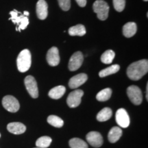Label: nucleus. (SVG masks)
Wrapping results in <instances>:
<instances>
[{
  "label": "nucleus",
  "instance_id": "4be33fe9",
  "mask_svg": "<svg viewBox=\"0 0 148 148\" xmlns=\"http://www.w3.org/2000/svg\"><path fill=\"white\" fill-rule=\"evenodd\" d=\"M112 95V90L110 88H106L99 91L96 95V99L99 101H106L108 100Z\"/></svg>",
  "mask_w": 148,
  "mask_h": 148
},
{
  "label": "nucleus",
  "instance_id": "0eeeda50",
  "mask_svg": "<svg viewBox=\"0 0 148 148\" xmlns=\"http://www.w3.org/2000/svg\"><path fill=\"white\" fill-rule=\"evenodd\" d=\"M25 86L26 89L31 96L34 99H36L38 97V89L37 83L35 78L32 75H27L24 80Z\"/></svg>",
  "mask_w": 148,
  "mask_h": 148
},
{
  "label": "nucleus",
  "instance_id": "a211bd4d",
  "mask_svg": "<svg viewBox=\"0 0 148 148\" xmlns=\"http://www.w3.org/2000/svg\"><path fill=\"white\" fill-rule=\"evenodd\" d=\"M65 91L66 88L64 86H57L54 88H51L49 90L48 95H49V97H51V99H58L64 95V94L65 93Z\"/></svg>",
  "mask_w": 148,
  "mask_h": 148
},
{
  "label": "nucleus",
  "instance_id": "2f4dec72",
  "mask_svg": "<svg viewBox=\"0 0 148 148\" xmlns=\"http://www.w3.org/2000/svg\"><path fill=\"white\" fill-rule=\"evenodd\" d=\"M143 1H147L148 0H143Z\"/></svg>",
  "mask_w": 148,
  "mask_h": 148
},
{
  "label": "nucleus",
  "instance_id": "393cba45",
  "mask_svg": "<svg viewBox=\"0 0 148 148\" xmlns=\"http://www.w3.org/2000/svg\"><path fill=\"white\" fill-rule=\"evenodd\" d=\"M115 56V53L114 51L109 49L105 51L104 53L101 55V61L104 64H110L112 63L113 59Z\"/></svg>",
  "mask_w": 148,
  "mask_h": 148
},
{
  "label": "nucleus",
  "instance_id": "f8f14e48",
  "mask_svg": "<svg viewBox=\"0 0 148 148\" xmlns=\"http://www.w3.org/2000/svg\"><path fill=\"white\" fill-rule=\"evenodd\" d=\"M46 58L48 64L50 66H56L58 65L60 60L58 48L56 47H51L47 51Z\"/></svg>",
  "mask_w": 148,
  "mask_h": 148
},
{
  "label": "nucleus",
  "instance_id": "5701e85b",
  "mask_svg": "<svg viewBox=\"0 0 148 148\" xmlns=\"http://www.w3.org/2000/svg\"><path fill=\"white\" fill-rule=\"evenodd\" d=\"M51 141H52V139L49 136H41L36 140V146L37 147L40 148H47L51 145Z\"/></svg>",
  "mask_w": 148,
  "mask_h": 148
},
{
  "label": "nucleus",
  "instance_id": "b1692460",
  "mask_svg": "<svg viewBox=\"0 0 148 148\" xmlns=\"http://www.w3.org/2000/svg\"><path fill=\"white\" fill-rule=\"evenodd\" d=\"M69 146L71 148H88L87 143L79 138H73L69 140Z\"/></svg>",
  "mask_w": 148,
  "mask_h": 148
},
{
  "label": "nucleus",
  "instance_id": "2eb2a0df",
  "mask_svg": "<svg viewBox=\"0 0 148 148\" xmlns=\"http://www.w3.org/2000/svg\"><path fill=\"white\" fill-rule=\"evenodd\" d=\"M7 130L8 132L14 134H23L26 130L25 125L20 122H12L7 125Z\"/></svg>",
  "mask_w": 148,
  "mask_h": 148
},
{
  "label": "nucleus",
  "instance_id": "9d476101",
  "mask_svg": "<svg viewBox=\"0 0 148 148\" xmlns=\"http://www.w3.org/2000/svg\"><path fill=\"white\" fill-rule=\"evenodd\" d=\"M83 60H84V56L81 51H77L74 53L71 56L69 62V69L71 71H76L82 66Z\"/></svg>",
  "mask_w": 148,
  "mask_h": 148
},
{
  "label": "nucleus",
  "instance_id": "6ab92c4d",
  "mask_svg": "<svg viewBox=\"0 0 148 148\" xmlns=\"http://www.w3.org/2000/svg\"><path fill=\"white\" fill-rule=\"evenodd\" d=\"M112 115V111L110 108L106 107V108H103L102 110H101L98 112L97 114V121L103 122L108 121V119H110L111 116Z\"/></svg>",
  "mask_w": 148,
  "mask_h": 148
},
{
  "label": "nucleus",
  "instance_id": "f257e3e1",
  "mask_svg": "<svg viewBox=\"0 0 148 148\" xmlns=\"http://www.w3.org/2000/svg\"><path fill=\"white\" fill-rule=\"evenodd\" d=\"M148 71V61L146 59L133 62L127 69V75L132 80H138Z\"/></svg>",
  "mask_w": 148,
  "mask_h": 148
},
{
  "label": "nucleus",
  "instance_id": "423d86ee",
  "mask_svg": "<svg viewBox=\"0 0 148 148\" xmlns=\"http://www.w3.org/2000/svg\"><path fill=\"white\" fill-rule=\"evenodd\" d=\"M2 105L5 110L10 112H16L19 110V102L12 95H6L3 98Z\"/></svg>",
  "mask_w": 148,
  "mask_h": 148
},
{
  "label": "nucleus",
  "instance_id": "dca6fc26",
  "mask_svg": "<svg viewBox=\"0 0 148 148\" xmlns=\"http://www.w3.org/2000/svg\"><path fill=\"white\" fill-rule=\"evenodd\" d=\"M122 135V130L119 126H114L109 131L108 138L111 143H114L119 140Z\"/></svg>",
  "mask_w": 148,
  "mask_h": 148
},
{
  "label": "nucleus",
  "instance_id": "c85d7f7f",
  "mask_svg": "<svg viewBox=\"0 0 148 148\" xmlns=\"http://www.w3.org/2000/svg\"><path fill=\"white\" fill-rule=\"evenodd\" d=\"M75 1L80 7H84L86 5V0H75Z\"/></svg>",
  "mask_w": 148,
  "mask_h": 148
},
{
  "label": "nucleus",
  "instance_id": "7c9ffc66",
  "mask_svg": "<svg viewBox=\"0 0 148 148\" xmlns=\"http://www.w3.org/2000/svg\"><path fill=\"white\" fill-rule=\"evenodd\" d=\"M29 14V12H27V11H24L23 15H25V16H28Z\"/></svg>",
  "mask_w": 148,
  "mask_h": 148
},
{
  "label": "nucleus",
  "instance_id": "9b49d317",
  "mask_svg": "<svg viewBox=\"0 0 148 148\" xmlns=\"http://www.w3.org/2000/svg\"><path fill=\"white\" fill-rule=\"evenodd\" d=\"M86 140L94 147H99L103 144V137L99 132L91 131L86 134Z\"/></svg>",
  "mask_w": 148,
  "mask_h": 148
},
{
  "label": "nucleus",
  "instance_id": "6e6552de",
  "mask_svg": "<svg viewBox=\"0 0 148 148\" xmlns=\"http://www.w3.org/2000/svg\"><path fill=\"white\" fill-rule=\"evenodd\" d=\"M83 95H84V92L80 89L75 90L70 92L66 99L68 106L70 108H76L80 104Z\"/></svg>",
  "mask_w": 148,
  "mask_h": 148
},
{
  "label": "nucleus",
  "instance_id": "cd10ccee",
  "mask_svg": "<svg viewBox=\"0 0 148 148\" xmlns=\"http://www.w3.org/2000/svg\"><path fill=\"white\" fill-rule=\"evenodd\" d=\"M59 5L62 10L67 11L71 7V0H58Z\"/></svg>",
  "mask_w": 148,
  "mask_h": 148
},
{
  "label": "nucleus",
  "instance_id": "c756f323",
  "mask_svg": "<svg viewBox=\"0 0 148 148\" xmlns=\"http://www.w3.org/2000/svg\"><path fill=\"white\" fill-rule=\"evenodd\" d=\"M146 99L148 100V84H147V87H146Z\"/></svg>",
  "mask_w": 148,
  "mask_h": 148
},
{
  "label": "nucleus",
  "instance_id": "4468645a",
  "mask_svg": "<svg viewBox=\"0 0 148 148\" xmlns=\"http://www.w3.org/2000/svg\"><path fill=\"white\" fill-rule=\"evenodd\" d=\"M48 5L45 0H38L36 3V14L38 18L44 20L48 14Z\"/></svg>",
  "mask_w": 148,
  "mask_h": 148
},
{
  "label": "nucleus",
  "instance_id": "ddd939ff",
  "mask_svg": "<svg viewBox=\"0 0 148 148\" xmlns=\"http://www.w3.org/2000/svg\"><path fill=\"white\" fill-rule=\"evenodd\" d=\"M88 79V76L85 73H79L72 77L69 81V86L71 88H76L84 84Z\"/></svg>",
  "mask_w": 148,
  "mask_h": 148
},
{
  "label": "nucleus",
  "instance_id": "f03ea898",
  "mask_svg": "<svg viewBox=\"0 0 148 148\" xmlns=\"http://www.w3.org/2000/svg\"><path fill=\"white\" fill-rule=\"evenodd\" d=\"M32 60L31 53L28 49H23L18 54L16 59L17 69L21 73H25L28 71L31 66Z\"/></svg>",
  "mask_w": 148,
  "mask_h": 148
},
{
  "label": "nucleus",
  "instance_id": "412c9836",
  "mask_svg": "<svg viewBox=\"0 0 148 148\" xmlns=\"http://www.w3.org/2000/svg\"><path fill=\"white\" fill-rule=\"evenodd\" d=\"M120 69V66L119 64H112L108 67L106 68V69L101 70L99 71V75L100 77H104L108 76V75H112V74L116 73L118 72Z\"/></svg>",
  "mask_w": 148,
  "mask_h": 148
},
{
  "label": "nucleus",
  "instance_id": "7ed1b4c3",
  "mask_svg": "<svg viewBox=\"0 0 148 148\" xmlns=\"http://www.w3.org/2000/svg\"><path fill=\"white\" fill-rule=\"evenodd\" d=\"M10 20H12V23L17 25L16 30L20 32L22 29H25L29 24L28 17L26 16L21 14V12H18L16 10H13L10 12Z\"/></svg>",
  "mask_w": 148,
  "mask_h": 148
},
{
  "label": "nucleus",
  "instance_id": "20e7f679",
  "mask_svg": "<svg viewBox=\"0 0 148 148\" xmlns=\"http://www.w3.org/2000/svg\"><path fill=\"white\" fill-rule=\"evenodd\" d=\"M93 11L97 14V17L101 21L106 20L108 16L109 5L103 0H97L92 5Z\"/></svg>",
  "mask_w": 148,
  "mask_h": 148
},
{
  "label": "nucleus",
  "instance_id": "39448f33",
  "mask_svg": "<svg viewBox=\"0 0 148 148\" xmlns=\"http://www.w3.org/2000/svg\"><path fill=\"white\" fill-rule=\"evenodd\" d=\"M127 95L129 99L134 105H140L143 101V95H142L141 90L137 86H129L127 88Z\"/></svg>",
  "mask_w": 148,
  "mask_h": 148
},
{
  "label": "nucleus",
  "instance_id": "72a5a7b5",
  "mask_svg": "<svg viewBox=\"0 0 148 148\" xmlns=\"http://www.w3.org/2000/svg\"><path fill=\"white\" fill-rule=\"evenodd\" d=\"M0 137H1V134H0Z\"/></svg>",
  "mask_w": 148,
  "mask_h": 148
},
{
  "label": "nucleus",
  "instance_id": "bb28decb",
  "mask_svg": "<svg viewBox=\"0 0 148 148\" xmlns=\"http://www.w3.org/2000/svg\"><path fill=\"white\" fill-rule=\"evenodd\" d=\"M113 5L117 12H121L125 8V0H113Z\"/></svg>",
  "mask_w": 148,
  "mask_h": 148
},
{
  "label": "nucleus",
  "instance_id": "473e14b6",
  "mask_svg": "<svg viewBox=\"0 0 148 148\" xmlns=\"http://www.w3.org/2000/svg\"><path fill=\"white\" fill-rule=\"evenodd\" d=\"M35 148H40V147H35Z\"/></svg>",
  "mask_w": 148,
  "mask_h": 148
},
{
  "label": "nucleus",
  "instance_id": "aec40b11",
  "mask_svg": "<svg viewBox=\"0 0 148 148\" xmlns=\"http://www.w3.org/2000/svg\"><path fill=\"white\" fill-rule=\"evenodd\" d=\"M69 34L71 36H82L86 34V28L82 24L71 27L69 29Z\"/></svg>",
  "mask_w": 148,
  "mask_h": 148
},
{
  "label": "nucleus",
  "instance_id": "f3484780",
  "mask_svg": "<svg viewBox=\"0 0 148 148\" xmlns=\"http://www.w3.org/2000/svg\"><path fill=\"white\" fill-rule=\"evenodd\" d=\"M136 30H137L136 24L134 22H129L123 25V34L126 38H130L136 34Z\"/></svg>",
  "mask_w": 148,
  "mask_h": 148
},
{
  "label": "nucleus",
  "instance_id": "a878e982",
  "mask_svg": "<svg viewBox=\"0 0 148 148\" xmlns=\"http://www.w3.org/2000/svg\"><path fill=\"white\" fill-rule=\"evenodd\" d=\"M47 122L52 126L56 127H61L64 125L63 120L56 115H49L48 116Z\"/></svg>",
  "mask_w": 148,
  "mask_h": 148
},
{
  "label": "nucleus",
  "instance_id": "1a4fd4ad",
  "mask_svg": "<svg viewBox=\"0 0 148 148\" xmlns=\"http://www.w3.org/2000/svg\"><path fill=\"white\" fill-rule=\"evenodd\" d=\"M115 119L118 125L123 128H126L128 127L130 123L129 114L124 108L118 109L116 112Z\"/></svg>",
  "mask_w": 148,
  "mask_h": 148
}]
</instances>
